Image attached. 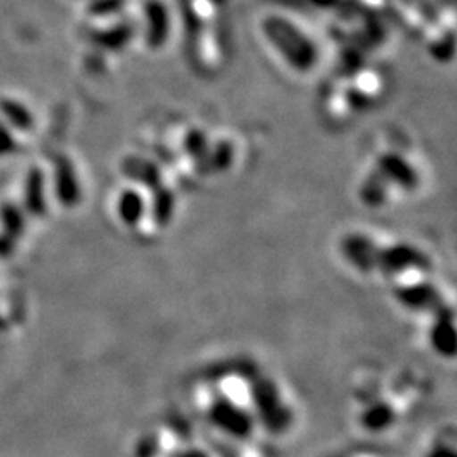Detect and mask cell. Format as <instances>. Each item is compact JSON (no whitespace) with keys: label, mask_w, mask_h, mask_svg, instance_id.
Instances as JSON below:
<instances>
[{"label":"cell","mask_w":457,"mask_h":457,"mask_svg":"<svg viewBox=\"0 0 457 457\" xmlns=\"http://www.w3.org/2000/svg\"><path fill=\"white\" fill-rule=\"evenodd\" d=\"M378 168H379L378 175L376 173L375 175L379 180L393 181V183H398L403 187H413L417 181V171L400 154H395V153L383 154L379 158Z\"/></svg>","instance_id":"4"},{"label":"cell","mask_w":457,"mask_h":457,"mask_svg":"<svg viewBox=\"0 0 457 457\" xmlns=\"http://www.w3.org/2000/svg\"><path fill=\"white\" fill-rule=\"evenodd\" d=\"M185 151H188L194 156H204L209 151L207 134L198 129L185 134Z\"/></svg>","instance_id":"10"},{"label":"cell","mask_w":457,"mask_h":457,"mask_svg":"<svg viewBox=\"0 0 457 457\" xmlns=\"http://www.w3.org/2000/svg\"><path fill=\"white\" fill-rule=\"evenodd\" d=\"M0 224L4 228V234L12 237L14 241L24 236V230H26L24 213L12 204H4L0 207Z\"/></svg>","instance_id":"7"},{"label":"cell","mask_w":457,"mask_h":457,"mask_svg":"<svg viewBox=\"0 0 457 457\" xmlns=\"http://www.w3.org/2000/svg\"><path fill=\"white\" fill-rule=\"evenodd\" d=\"M0 112L9 120V124L21 131H29L33 128V115L16 100H0Z\"/></svg>","instance_id":"8"},{"label":"cell","mask_w":457,"mask_h":457,"mask_svg":"<svg viewBox=\"0 0 457 457\" xmlns=\"http://www.w3.org/2000/svg\"><path fill=\"white\" fill-rule=\"evenodd\" d=\"M134 33H136L134 24L128 21H120L104 29L94 31L92 41L97 45L98 48L117 51V49L126 48L131 43Z\"/></svg>","instance_id":"5"},{"label":"cell","mask_w":457,"mask_h":457,"mask_svg":"<svg viewBox=\"0 0 457 457\" xmlns=\"http://www.w3.org/2000/svg\"><path fill=\"white\" fill-rule=\"evenodd\" d=\"M4 328H5V322H4V319H2V317H0V332H2V330H4Z\"/></svg>","instance_id":"13"},{"label":"cell","mask_w":457,"mask_h":457,"mask_svg":"<svg viewBox=\"0 0 457 457\" xmlns=\"http://www.w3.org/2000/svg\"><path fill=\"white\" fill-rule=\"evenodd\" d=\"M128 5V0H88L87 12L90 17L109 19L120 14Z\"/></svg>","instance_id":"9"},{"label":"cell","mask_w":457,"mask_h":457,"mask_svg":"<svg viewBox=\"0 0 457 457\" xmlns=\"http://www.w3.org/2000/svg\"><path fill=\"white\" fill-rule=\"evenodd\" d=\"M54 188L56 196L63 207H75L82 198V187L77 177V170L68 158H58L54 163Z\"/></svg>","instance_id":"3"},{"label":"cell","mask_w":457,"mask_h":457,"mask_svg":"<svg viewBox=\"0 0 457 457\" xmlns=\"http://www.w3.org/2000/svg\"><path fill=\"white\" fill-rule=\"evenodd\" d=\"M24 207L33 217H43L46 213L45 195V173L41 168H31L24 183Z\"/></svg>","instance_id":"6"},{"label":"cell","mask_w":457,"mask_h":457,"mask_svg":"<svg viewBox=\"0 0 457 457\" xmlns=\"http://www.w3.org/2000/svg\"><path fill=\"white\" fill-rule=\"evenodd\" d=\"M16 243L12 237H9L7 234H0V258H7L14 253Z\"/></svg>","instance_id":"11"},{"label":"cell","mask_w":457,"mask_h":457,"mask_svg":"<svg viewBox=\"0 0 457 457\" xmlns=\"http://www.w3.org/2000/svg\"><path fill=\"white\" fill-rule=\"evenodd\" d=\"M311 2L319 9H330L337 4V0H311Z\"/></svg>","instance_id":"12"},{"label":"cell","mask_w":457,"mask_h":457,"mask_svg":"<svg viewBox=\"0 0 457 457\" xmlns=\"http://www.w3.org/2000/svg\"><path fill=\"white\" fill-rule=\"evenodd\" d=\"M262 33L278 56L296 73H311L319 63V46L294 21L277 14L266 16Z\"/></svg>","instance_id":"1"},{"label":"cell","mask_w":457,"mask_h":457,"mask_svg":"<svg viewBox=\"0 0 457 457\" xmlns=\"http://www.w3.org/2000/svg\"><path fill=\"white\" fill-rule=\"evenodd\" d=\"M145 41L151 49H162L171 33V17L163 0H146L143 5Z\"/></svg>","instance_id":"2"}]
</instances>
